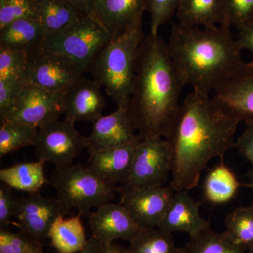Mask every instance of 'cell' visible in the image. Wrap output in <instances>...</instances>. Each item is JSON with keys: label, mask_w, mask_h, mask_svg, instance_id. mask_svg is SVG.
<instances>
[{"label": "cell", "mask_w": 253, "mask_h": 253, "mask_svg": "<svg viewBox=\"0 0 253 253\" xmlns=\"http://www.w3.org/2000/svg\"><path fill=\"white\" fill-rule=\"evenodd\" d=\"M159 35L148 33L141 43L129 108L141 139L166 138L179 112L185 86Z\"/></svg>", "instance_id": "obj_2"}, {"label": "cell", "mask_w": 253, "mask_h": 253, "mask_svg": "<svg viewBox=\"0 0 253 253\" xmlns=\"http://www.w3.org/2000/svg\"><path fill=\"white\" fill-rule=\"evenodd\" d=\"M221 159L219 165L208 171L203 182V199L212 206L229 204L235 199L240 187L243 186L235 173Z\"/></svg>", "instance_id": "obj_21"}, {"label": "cell", "mask_w": 253, "mask_h": 253, "mask_svg": "<svg viewBox=\"0 0 253 253\" xmlns=\"http://www.w3.org/2000/svg\"><path fill=\"white\" fill-rule=\"evenodd\" d=\"M239 122L214 104L209 95L192 91L181 104L169 135L172 180L175 191H190L213 158L235 147Z\"/></svg>", "instance_id": "obj_1"}, {"label": "cell", "mask_w": 253, "mask_h": 253, "mask_svg": "<svg viewBox=\"0 0 253 253\" xmlns=\"http://www.w3.org/2000/svg\"><path fill=\"white\" fill-rule=\"evenodd\" d=\"M23 18L38 21L36 0H0V29Z\"/></svg>", "instance_id": "obj_30"}, {"label": "cell", "mask_w": 253, "mask_h": 253, "mask_svg": "<svg viewBox=\"0 0 253 253\" xmlns=\"http://www.w3.org/2000/svg\"><path fill=\"white\" fill-rule=\"evenodd\" d=\"M63 113L62 94L24 83L11 110L0 121L23 123L40 128L59 119Z\"/></svg>", "instance_id": "obj_10"}, {"label": "cell", "mask_w": 253, "mask_h": 253, "mask_svg": "<svg viewBox=\"0 0 253 253\" xmlns=\"http://www.w3.org/2000/svg\"><path fill=\"white\" fill-rule=\"evenodd\" d=\"M236 40L239 49L241 51H249L253 59V22L239 30V36Z\"/></svg>", "instance_id": "obj_38"}, {"label": "cell", "mask_w": 253, "mask_h": 253, "mask_svg": "<svg viewBox=\"0 0 253 253\" xmlns=\"http://www.w3.org/2000/svg\"><path fill=\"white\" fill-rule=\"evenodd\" d=\"M67 213L57 199H49L36 193L19 198L14 218L20 231L42 242L47 239L56 219Z\"/></svg>", "instance_id": "obj_12"}, {"label": "cell", "mask_w": 253, "mask_h": 253, "mask_svg": "<svg viewBox=\"0 0 253 253\" xmlns=\"http://www.w3.org/2000/svg\"><path fill=\"white\" fill-rule=\"evenodd\" d=\"M224 20L221 26L238 30L253 22V0H223Z\"/></svg>", "instance_id": "obj_31"}, {"label": "cell", "mask_w": 253, "mask_h": 253, "mask_svg": "<svg viewBox=\"0 0 253 253\" xmlns=\"http://www.w3.org/2000/svg\"><path fill=\"white\" fill-rule=\"evenodd\" d=\"M0 121V157L34 146L38 128L14 121Z\"/></svg>", "instance_id": "obj_29"}, {"label": "cell", "mask_w": 253, "mask_h": 253, "mask_svg": "<svg viewBox=\"0 0 253 253\" xmlns=\"http://www.w3.org/2000/svg\"><path fill=\"white\" fill-rule=\"evenodd\" d=\"M212 99L238 122L253 119V61L245 63L230 79L214 91Z\"/></svg>", "instance_id": "obj_13"}, {"label": "cell", "mask_w": 253, "mask_h": 253, "mask_svg": "<svg viewBox=\"0 0 253 253\" xmlns=\"http://www.w3.org/2000/svg\"><path fill=\"white\" fill-rule=\"evenodd\" d=\"M81 214L65 219L60 216L50 229L48 238L59 253H80L86 247V239Z\"/></svg>", "instance_id": "obj_24"}, {"label": "cell", "mask_w": 253, "mask_h": 253, "mask_svg": "<svg viewBox=\"0 0 253 253\" xmlns=\"http://www.w3.org/2000/svg\"><path fill=\"white\" fill-rule=\"evenodd\" d=\"M168 48L185 84L209 95L244 65L230 28H201L177 23L172 26Z\"/></svg>", "instance_id": "obj_3"}, {"label": "cell", "mask_w": 253, "mask_h": 253, "mask_svg": "<svg viewBox=\"0 0 253 253\" xmlns=\"http://www.w3.org/2000/svg\"><path fill=\"white\" fill-rule=\"evenodd\" d=\"M175 15L185 26L217 27L224 20L223 0H180Z\"/></svg>", "instance_id": "obj_22"}, {"label": "cell", "mask_w": 253, "mask_h": 253, "mask_svg": "<svg viewBox=\"0 0 253 253\" xmlns=\"http://www.w3.org/2000/svg\"><path fill=\"white\" fill-rule=\"evenodd\" d=\"M47 33L36 20L23 18L0 29V47L29 53L44 46Z\"/></svg>", "instance_id": "obj_20"}, {"label": "cell", "mask_w": 253, "mask_h": 253, "mask_svg": "<svg viewBox=\"0 0 253 253\" xmlns=\"http://www.w3.org/2000/svg\"><path fill=\"white\" fill-rule=\"evenodd\" d=\"M246 127L236 141L239 154L253 166V119L246 121Z\"/></svg>", "instance_id": "obj_37"}, {"label": "cell", "mask_w": 253, "mask_h": 253, "mask_svg": "<svg viewBox=\"0 0 253 253\" xmlns=\"http://www.w3.org/2000/svg\"><path fill=\"white\" fill-rule=\"evenodd\" d=\"M172 172L170 149L161 136L141 139L136 148L130 172L119 192L147 186H165Z\"/></svg>", "instance_id": "obj_7"}, {"label": "cell", "mask_w": 253, "mask_h": 253, "mask_svg": "<svg viewBox=\"0 0 253 253\" xmlns=\"http://www.w3.org/2000/svg\"><path fill=\"white\" fill-rule=\"evenodd\" d=\"M49 184L57 191V199L68 212L77 210L82 216L89 215L93 208L111 202L119 188L103 181L82 164L56 167Z\"/></svg>", "instance_id": "obj_5"}, {"label": "cell", "mask_w": 253, "mask_h": 253, "mask_svg": "<svg viewBox=\"0 0 253 253\" xmlns=\"http://www.w3.org/2000/svg\"><path fill=\"white\" fill-rule=\"evenodd\" d=\"M247 253H253V249L248 251Z\"/></svg>", "instance_id": "obj_44"}, {"label": "cell", "mask_w": 253, "mask_h": 253, "mask_svg": "<svg viewBox=\"0 0 253 253\" xmlns=\"http://www.w3.org/2000/svg\"><path fill=\"white\" fill-rule=\"evenodd\" d=\"M101 253H130L129 249L116 244L115 242L104 245Z\"/></svg>", "instance_id": "obj_41"}, {"label": "cell", "mask_w": 253, "mask_h": 253, "mask_svg": "<svg viewBox=\"0 0 253 253\" xmlns=\"http://www.w3.org/2000/svg\"><path fill=\"white\" fill-rule=\"evenodd\" d=\"M143 18L113 37L90 68L93 80L104 86L117 107L129 102L134 89L138 54L145 38Z\"/></svg>", "instance_id": "obj_4"}, {"label": "cell", "mask_w": 253, "mask_h": 253, "mask_svg": "<svg viewBox=\"0 0 253 253\" xmlns=\"http://www.w3.org/2000/svg\"><path fill=\"white\" fill-rule=\"evenodd\" d=\"M104 245L99 239L91 236L86 247L79 253H101Z\"/></svg>", "instance_id": "obj_39"}, {"label": "cell", "mask_w": 253, "mask_h": 253, "mask_svg": "<svg viewBox=\"0 0 253 253\" xmlns=\"http://www.w3.org/2000/svg\"><path fill=\"white\" fill-rule=\"evenodd\" d=\"M83 73L74 63L42 47L28 54L23 81L50 92L63 94L84 77Z\"/></svg>", "instance_id": "obj_9"}, {"label": "cell", "mask_w": 253, "mask_h": 253, "mask_svg": "<svg viewBox=\"0 0 253 253\" xmlns=\"http://www.w3.org/2000/svg\"><path fill=\"white\" fill-rule=\"evenodd\" d=\"M180 0H148L147 10L150 15L149 33L158 34L159 28L170 21L176 14Z\"/></svg>", "instance_id": "obj_33"}, {"label": "cell", "mask_w": 253, "mask_h": 253, "mask_svg": "<svg viewBox=\"0 0 253 253\" xmlns=\"http://www.w3.org/2000/svg\"><path fill=\"white\" fill-rule=\"evenodd\" d=\"M189 191H175L158 229L171 234L184 232L191 236L211 224L201 217L200 204L195 201Z\"/></svg>", "instance_id": "obj_18"}, {"label": "cell", "mask_w": 253, "mask_h": 253, "mask_svg": "<svg viewBox=\"0 0 253 253\" xmlns=\"http://www.w3.org/2000/svg\"><path fill=\"white\" fill-rule=\"evenodd\" d=\"M248 179H249V181H248L247 184H245V186H247V187L250 188L253 191V171H250L249 173L247 174ZM253 206V200L252 204Z\"/></svg>", "instance_id": "obj_43"}, {"label": "cell", "mask_w": 253, "mask_h": 253, "mask_svg": "<svg viewBox=\"0 0 253 253\" xmlns=\"http://www.w3.org/2000/svg\"><path fill=\"white\" fill-rule=\"evenodd\" d=\"M9 186H0V226L4 229L6 226L14 225L18 227L16 221L13 220L15 217L19 198L11 191Z\"/></svg>", "instance_id": "obj_35"}, {"label": "cell", "mask_w": 253, "mask_h": 253, "mask_svg": "<svg viewBox=\"0 0 253 253\" xmlns=\"http://www.w3.org/2000/svg\"><path fill=\"white\" fill-rule=\"evenodd\" d=\"M225 232L231 241L246 251L253 249V206H239L228 213Z\"/></svg>", "instance_id": "obj_28"}, {"label": "cell", "mask_w": 253, "mask_h": 253, "mask_svg": "<svg viewBox=\"0 0 253 253\" xmlns=\"http://www.w3.org/2000/svg\"><path fill=\"white\" fill-rule=\"evenodd\" d=\"M26 253H44L42 242L33 240Z\"/></svg>", "instance_id": "obj_42"}, {"label": "cell", "mask_w": 253, "mask_h": 253, "mask_svg": "<svg viewBox=\"0 0 253 253\" xmlns=\"http://www.w3.org/2000/svg\"><path fill=\"white\" fill-rule=\"evenodd\" d=\"M184 249L185 253H247L246 250L234 244L225 231L215 232L211 229V224L189 236Z\"/></svg>", "instance_id": "obj_26"}, {"label": "cell", "mask_w": 253, "mask_h": 253, "mask_svg": "<svg viewBox=\"0 0 253 253\" xmlns=\"http://www.w3.org/2000/svg\"><path fill=\"white\" fill-rule=\"evenodd\" d=\"M36 3L38 21L47 35L62 31L86 15L66 0H36Z\"/></svg>", "instance_id": "obj_25"}, {"label": "cell", "mask_w": 253, "mask_h": 253, "mask_svg": "<svg viewBox=\"0 0 253 253\" xmlns=\"http://www.w3.org/2000/svg\"><path fill=\"white\" fill-rule=\"evenodd\" d=\"M45 162L38 160L34 162L18 163L0 170V180L11 189L30 194L38 193L49 180L44 175Z\"/></svg>", "instance_id": "obj_23"}, {"label": "cell", "mask_w": 253, "mask_h": 253, "mask_svg": "<svg viewBox=\"0 0 253 253\" xmlns=\"http://www.w3.org/2000/svg\"><path fill=\"white\" fill-rule=\"evenodd\" d=\"M101 86L94 80L83 77L73 83L62 94L65 119L94 123L101 118L106 101Z\"/></svg>", "instance_id": "obj_16"}, {"label": "cell", "mask_w": 253, "mask_h": 253, "mask_svg": "<svg viewBox=\"0 0 253 253\" xmlns=\"http://www.w3.org/2000/svg\"><path fill=\"white\" fill-rule=\"evenodd\" d=\"M77 6L84 14L92 13L93 0H66Z\"/></svg>", "instance_id": "obj_40"}, {"label": "cell", "mask_w": 253, "mask_h": 253, "mask_svg": "<svg viewBox=\"0 0 253 253\" xmlns=\"http://www.w3.org/2000/svg\"><path fill=\"white\" fill-rule=\"evenodd\" d=\"M113 37L93 16L86 14L57 33L48 34L43 48L89 72L99 53Z\"/></svg>", "instance_id": "obj_6"}, {"label": "cell", "mask_w": 253, "mask_h": 253, "mask_svg": "<svg viewBox=\"0 0 253 253\" xmlns=\"http://www.w3.org/2000/svg\"><path fill=\"white\" fill-rule=\"evenodd\" d=\"M148 0H93L91 14L115 37L144 17Z\"/></svg>", "instance_id": "obj_19"}, {"label": "cell", "mask_w": 253, "mask_h": 253, "mask_svg": "<svg viewBox=\"0 0 253 253\" xmlns=\"http://www.w3.org/2000/svg\"><path fill=\"white\" fill-rule=\"evenodd\" d=\"M130 253H185L184 247H177L171 233L158 228L141 229L130 241Z\"/></svg>", "instance_id": "obj_27"}, {"label": "cell", "mask_w": 253, "mask_h": 253, "mask_svg": "<svg viewBox=\"0 0 253 253\" xmlns=\"http://www.w3.org/2000/svg\"><path fill=\"white\" fill-rule=\"evenodd\" d=\"M175 191L170 186H147L121 193L119 202L141 229L158 228Z\"/></svg>", "instance_id": "obj_11"}, {"label": "cell", "mask_w": 253, "mask_h": 253, "mask_svg": "<svg viewBox=\"0 0 253 253\" xmlns=\"http://www.w3.org/2000/svg\"><path fill=\"white\" fill-rule=\"evenodd\" d=\"M24 83L23 78L0 80V118L4 116L12 108Z\"/></svg>", "instance_id": "obj_36"}, {"label": "cell", "mask_w": 253, "mask_h": 253, "mask_svg": "<svg viewBox=\"0 0 253 253\" xmlns=\"http://www.w3.org/2000/svg\"><path fill=\"white\" fill-rule=\"evenodd\" d=\"M87 145V137L76 130L75 122L57 119L38 128L34 147L38 160L63 167L72 164Z\"/></svg>", "instance_id": "obj_8"}, {"label": "cell", "mask_w": 253, "mask_h": 253, "mask_svg": "<svg viewBox=\"0 0 253 253\" xmlns=\"http://www.w3.org/2000/svg\"><path fill=\"white\" fill-rule=\"evenodd\" d=\"M28 53L0 47V80L23 78L28 61Z\"/></svg>", "instance_id": "obj_32"}, {"label": "cell", "mask_w": 253, "mask_h": 253, "mask_svg": "<svg viewBox=\"0 0 253 253\" xmlns=\"http://www.w3.org/2000/svg\"><path fill=\"white\" fill-rule=\"evenodd\" d=\"M26 233L0 229V253H26L33 241Z\"/></svg>", "instance_id": "obj_34"}, {"label": "cell", "mask_w": 253, "mask_h": 253, "mask_svg": "<svg viewBox=\"0 0 253 253\" xmlns=\"http://www.w3.org/2000/svg\"><path fill=\"white\" fill-rule=\"evenodd\" d=\"M88 217L92 236L104 245L117 239L130 242L141 230L120 202L101 205Z\"/></svg>", "instance_id": "obj_15"}, {"label": "cell", "mask_w": 253, "mask_h": 253, "mask_svg": "<svg viewBox=\"0 0 253 253\" xmlns=\"http://www.w3.org/2000/svg\"><path fill=\"white\" fill-rule=\"evenodd\" d=\"M141 138L128 144L90 154L87 168L111 185L124 184L129 176Z\"/></svg>", "instance_id": "obj_17"}, {"label": "cell", "mask_w": 253, "mask_h": 253, "mask_svg": "<svg viewBox=\"0 0 253 253\" xmlns=\"http://www.w3.org/2000/svg\"><path fill=\"white\" fill-rule=\"evenodd\" d=\"M129 108V102L119 106L107 116H102L93 123L92 132L88 136L86 149L89 154L133 142L141 138Z\"/></svg>", "instance_id": "obj_14"}]
</instances>
